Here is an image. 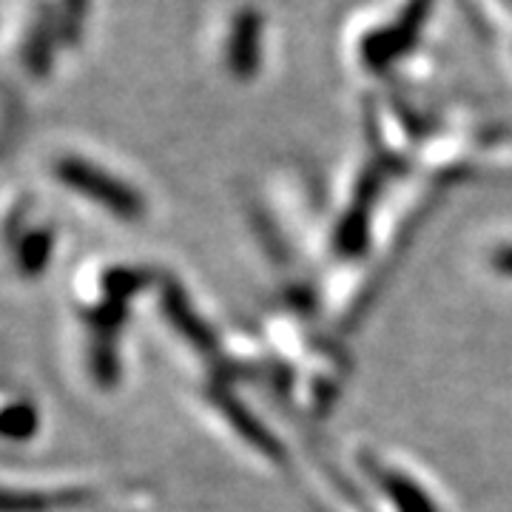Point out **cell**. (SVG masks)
<instances>
[{"mask_svg":"<svg viewBox=\"0 0 512 512\" xmlns=\"http://www.w3.org/2000/svg\"><path fill=\"white\" fill-rule=\"evenodd\" d=\"M234 55L239 63H251L256 57V20L242 18L237 23V43H234Z\"/></svg>","mask_w":512,"mask_h":512,"instance_id":"cell-1","label":"cell"},{"mask_svg":"<svg viewBox=\"0 0 512 512\" xmlns=\"http://www.w3.org/2000/svg\"><path fill=\"white\" fill-rule=\"evenodd\" d=\"M80 3H83V0H66V6H69V15H80Z\"/></svg>","mask_w":512,"mask_h":512,"instance_id":"cell-2","label":"cell"}]
</instances>
